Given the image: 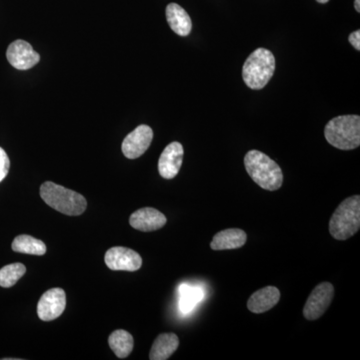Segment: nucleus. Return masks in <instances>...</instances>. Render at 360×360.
Wrapping results in <instances>:
<instances>
[{
	"instance_id": "obj_1",
	"label": "nucleus",
	"mask_w": 360,
	"mask_h": 360,
	"mask_svg": "<svg viewBox=\"0 0 360 360\" xmlns=\"http://www.w3.org/2000/svg\"><path fill=\"white\" fill-rule=\"evenodd\" d=\"M245 165L253 181L265 191H277L283 186V170L276 161L264 153L258 150L248 151Z\"/></svg>"
},
{
	"instance_id": "obj_2",
	"label": "nucleus",
	"mask_w": 360,
	"mask_h": 360,
	"mask_svg": "<svg viewBox=\"0 0 360 360\" xmlns=\"http://www.w3.org/2000/svg\"><path fill=\"white\" fill-rule=\"evenodd\" d=\"M40 196L47 205L56 212L70 217L82 214L87 207V201L82 194L52 181L44 182L40 186Z\"/></svg>"
},
{
	"instance_id": "obj_3",
	"label": "nucleus",
	"mask_w": 360,
	"mask_h": 360,
	"mask_svg": "<svg viewBox=\"0 0 360 360\" xmlns=\"http://www.w3.org/2000/svg\"><path fill=\"white\" fill-rule=\"evenodd\" d=\"M324 135L329 144L340 150H352L360 146V116L341 115L326 124Z\"/></svg>"
},
{
	"instance_id": "obj_4",
	"label": "nucleus",
	"mask_w": 360,
	"mask_h": 360,
	"mask_svg": "<svg viewBox=\"0 0 360 360\" xmlns=\"http://www.w3.org/2000/svg\"><path fill=\"white\" fill-rule=\"evenodd\" d=\"M360 229V196L347 198L338 205L329 221V232L338 240H347Z\"/></svg>"
},
{
	"instance_id": "obj_5",
	"label": "nucleus",
	"mask_w": 360,
	"mask_h": 360,
	"mask_svg": "<svg viewBox=\"0 0 360 360\" xmlns=\"http://www.w3.org/2000/svg\"><path fill=\"white\" fill-rule=\"evenodd\" d=\"M276 58L271 51L258 49L246 59L243 68V78L251 89H264L274 77Z\"/></svg>"
},
{
	"instance_id": "obj_6",
	"label": "nucleus",
	"mask_w": 360,
	"mask_h": 360,
	"mask_svg": "<svg viewBox=\"0 0 360 360\" xmlns=\"http://www.w3.org/2000/svg\"><path fill=\"white\" fill-rule=\"evenodd\" d=\"M335 295V288L330 283H322L310 293L303 309V316L307 321L321 319L328 310Z\"/></svg>"
},
{
	"instance_id": "obj_7",
	"label": "nucleus",
	"mask_w": 360,
	"mask_h": 360,
	"mask_svg": "<svg viewBox=\"0 0 360 360\" xmlns=\"http://www.w3.org/2000/svg\"><path fill=\"white\" fill-rule=\"evenodd\" d=\"M153 139V131L148 125L141 124L130 132L122 142L123 155L129 160L141 158L146 153Z\"/></svg>"
},
{
	"instance_id": "obj_8",
	"label": "nucleus",
	"mask_w": 360,
	"mask_h": 360,
	"mask_svg": "<svg viewBox=\"0 0 360 360\" xmlns=\"http://www.w3.org/2000/svg\"><path fill=\"white\" fill-rule=\"evenodd\" d=\"M65 307V290L61 288H52L40 297L37 304V314L42 321H54L63 314Z\"/></svg>"
},
{
	"instance_id": "obj_9",
	"label": "nucleus",
	"mask_w": 360,
	"mask_h": 360,
	"mask_svg": "<svg viewBox=\"0 0 360 360\" xmlns=\"http://www.w3.org/2000/svg\"><path fill=\"white\" fill-rule=\"evenodd\" d=\"M8 63L16 70H27L39 63L40 56L25 40H15L6 51Z\"/></svg>"
},
{
	"instance_id": "obj_10",
	"label": "nucleus",
	"mask_w": 360,
	"mask_h": 360,
	"mask_svg": "<svg viewBox=\"0 0 360 360\" xmlns=\"http://www.w3.org/2000/svg\"><path fill=\"white\" fill-rule=\"evenodd\" d=\"M104 260L111 270L136 271L142 265V258L136 251L122 246H115L106 251Z\"/></svg>"
},
{
	"instance_id": "obj_11",
	"label": "nucleus",
	"mask_w": 360,
	"mask_h": 360,
	"mask_svg": "<svg viewBox=\"0 0 360 360\" xmlns=\"http://www.w3.org/2000/svg\"><path fill=\"white\" fill-rule=\"evenodd\" d=\"M184 146L179 142H172L161 153L158 161V172L161 177L172 179L179 174L184 160Z\"/></svg>"
},
{
	"instance_id": "obj_12",
	"label": "nucleus",
	"mask_w": 360,
	"mask_h": 360,
	"mask_svg": "<svg viewBox=\"0 0 360 360\" xmlns=\"http://www.w3.org/2000/svg\"><path fill=\"white\" fill-rule=\"evenodd\" d=\"M167 217L155 208L144 207L132 213L129 224L137 231L150 232L158 231L167 224Z\"/></svg>"
},
{
	"instance_id": "obj_13",
	"label": "nucleus",
	"mask_w": 360,
	"mask_h": 360,
	"mask_svg": "<svg viewBox=\"0 0 360 360\" xmlns=\"http://www.w3.org/2000/svg\"><path fill=\"white\" fill-rule=\"evenodd\" d=\"M281 300V291L276 286H266L250 296L248 309L253 314H264L274 309Z\"/></svg>"
},
{
	"instance_id": "obj_14",
	"label": "nucleus",
	"mask_w": 360,
	"mask_h": 360,
	"mask_svg": "<svg viewBox=\"0 0 360 360\" xmlns=\"http://www.w3.org/2000/svg\"><path fill=\"white\" fill-rule=\"evenodd\" d=\"M246 240H248V236L241 229H225L215 234L210 243V248L213 250H238L245 245Z\"/></svg>"
},
{
	"instance_id": "obj_15",
	"label": "nucleus",
	"mask_w": 360,
	"mask_h": 360,
	"mask_svg": "<svg viewBox=\"0 0 360 360\" xmlns=\"http://www.w3.org/2000/svg\"><path fill=\"white\" fill-rule=\"evenodd\" d=\"M167 20L170 28L180 37H187L193 28V22L188 13L176 4H168Z\"/></svg>"
},
{
	"instance_id": "obj_16",
	"label": "nucleus",
	"mask_w": 360,
	"mask_h": 360,
	"mask_svg": "<svg viewBox=\"0 0 360 360\" xmlns=\"http://www.w3.org/2000/svg\"><path fill=\"white\" fill-rule=\"evenodd\" d=\"M179 347V336L174 333H162L158 335L153 342L149 354V359L167 360L176 352Z\"/></svg>"
},
{
	"instance_id": "obj_17",
	"label": "nucleus",
	"mask_w": 360,
	"mask_h": 360,
	"mask_svg": "<svg viewBox=\"0 0 360 360\" xmlns=\"http://www.w3.org/2000/svg\"><path fill=\"white\" fill-rule=\"evenodd\" d=\"M108 343L118 359H127L134 349V341L129 333L120 329L111 333Z\"/></svg>"
},
{
	"instance_id": "obj_18",
	"label": "nucleus",
	"mask_w": 360,
	"mask_h": 360,
	"mask_svg": "<svg viewBox=\"0 0 360 360\" xmlns=\"http://www.w3.org/2000/svg\"><path fill=\"white\" fill-rule=\"evenodd\" d=\"M11 248L15 252L25 253V255H44L46 252V245L44 243L26 234L16 236Z\"/></svg>"
},
{
	"instance_id": "obj_19",
	"label": "nucleus",
	"mask_w": 360,
	"mask_h": 360,
	"mask_svg": "<svg viewBox=\"0 0 360 360\" xmlns=\"http://www.w3.org/2000/svg\"><path fill=\"white\" fill-rule=\"evenodd\" d=\"M179 291V307L184 314L191 312L203 298L202 290L198 288H193V286L184 284V285L180 286Z\"/></svg>"
},
{
	"instance_id": "obj_20",
	"label": "nucleus",
	"mask_w": 360,
	"mask_h": 360,
	"mask_svg": "<svg viewBox=\"0 0 360 360\" xmlns=\"http://www.w3.org/2000/svg\"><path fill=\"white\" fill-rule=\"evenodd\" d=\"M26 267L22 264H13L6 265L0 269V286L2 288H11L25 276Z\"/></svg>"
},
{
	"instance_id": "obj_21",
	"label": "nucleus",
	"mask_w": 360,
	"mask_h": 360,
	"mask_svg": "<svg viewBox=\"0 0 360 360\" xmlns=\"http://www.w3.org/2000/svg\"><path fill=\"white\" fill-rule=\"evenodd\" d=\"M11 168V160L4 148H0V182L6 179Z\"/></svg>"
},
{
	"instance_id": "obj_22",
	"label": "nucleus",
	"mask_w": 360,
	"mask_h": 360,
	"mask_svg": "<svg viewBox=\"0 0 360 360\" xmlns=\"http://www.w3.org/2000/svg\"><path fill=\"white\" fill-rule=\"evenodd\" d=\"M348 40H349L350 44H352V46H354L356 51H360V30L352 32V34L349 35Z\"/></svg>"
},
{
	"instance_id": "obj_23",
	"label": "nucleus",
	"mask_w": 360,
	"mask_h": 360,
	"mask_svg": "<svg viewBox=\"0 0 360 360\" xmlns=\"http://www.w3.org/2000/svg\"><path fill=\"white\" fill-rule=\"evenodd\" d=\"M354 8L357 13H360V0H355L354 1Z\"/></svg>"
},
{
	"instance_id": "obj_24",
	"label": "nucleus",
	"mask_w": 360,
	"mask_h": 360,
	"mask_svg": "<svg viewBox=\"0 0 360 360\" xmlns=\"http://www.w3.org/2000/svg\"><path fill=\"white\" fill-rule=\"evenodd\" d=\"M317 2H319V4H328L329 0H316Z\"/></svg>"
}]
</instances>
